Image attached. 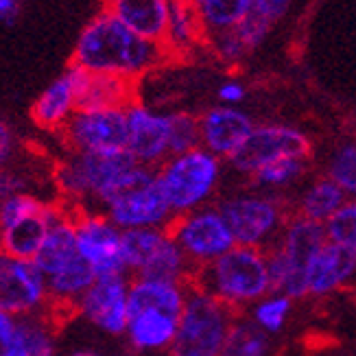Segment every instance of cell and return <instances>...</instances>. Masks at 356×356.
Segmentation results:
<instances>
[{"mask_svg": "<svg viewBox=\"0 0 356 356\" xmlns=\"http://www.w3.org/2000/svg\"><path fill=\"white\" fill-rule=\"evenodd\" d=\"M168 59L162 44L134 33L107 11L97 13L76 38L72 64L92 74L120 76L131 83L158 70Z\"/></svg>", "mask_w": 356, "mask_h": 356, "instance_id": "obj_1", "label": "cell"}, {"mask_svg": "<svg viewBox=\"0 0 356 356\" xmlns=\"http://www.w3.org/2000/svg\"><path fill=\"white\" fill-rule=\"evenodd\" d=\"M191 284L221 300L232 311L254 306L271 293L267 252L236 245L210 265L197 269Z\"/></svg>", "mask_w": 356, "mask_h": 356, "instance_id": "obj_2", "label": "cell"}, {"mask_svg": "<svg viewBox=\"0 0 356 356\" xmlns=\"http://www.w3.org/2000/svg\"><path fill=\"white\" fill-rule=\"evenodd\" d=\"M105 212L120 229L160 227L168 229L175 214L168 206L156 168L136 164L103 201Z\"/></svg>", "mask_w": 356, "mask_h": 356, "instance_id": "obj_3", "label": "cell"}, {"mask_svg": "<svg viewBox=\"0 0 356 356\" xmlns=\"http://www.w3.org/2000/svg\"><path fill=\"white\" fill-rule=\"evenodd\" d=\"M164 197L175 216L188 214L204 206L219 191L223 177V160L204 147L171 156L158 168Z\"/></svg>", "mask_w": 356, "mask_h": 356, "instance_id": "obj_4", "label": "cell"}, {"mask_svg": "<svg viewBox=\"0 0 356 356\" xmlns=\"http://www.w3.org/2000/svg\"><path fill=\"white\" fill-rule=\"evenodd\" d=\"M138 162L129 151L118 153H74L55 168L59 193L74 204L92 201L99 208L110 197L114 186L125 177Z\"/></svg>", "mask_w": 356, "mask_h": 356, "instance_id": "obj_5", "label": "cell"}, {"mask_svg": "<svg viewBox=\"0 0 356 356\" xmlns=\"http://www.w3.org/2000/svg\"><path fill=\"white\" fill-rule=\"evenodd\" d=\"M234 311L210 293L191 284L175 341L173 356H221L225 339L234 326Z\"/></svg>", "mask_w": 356, "mask_h": 356, "instance_id": "obj_6", "label": "cell"}, {"mask_svg": "<svg viewBox=\"0 0 356 356\" xmlns=\"http://www.w3.org/2000/svg\"><path fill=\"white\" fill-rule=\"evenodd\" d=\"M216 206L225 216L236 245L258 247L265 252L277 241L291 216L280 195L258 188L227 195Z\"/></svg>", "mask_w": 356, "mask_h": 356, "instance_id": "obj_7", "label": "cell"}, {"mask_svg": "<svg viewBox=\"0 0 356 356\" xmlns=\"http://www.w3.org/2000/svg\"><path fill=\"white\" fill-rule=\"evenodd\" d=\"M168 234L181 247L193 269H201L236 247V238L219 206H204L188 214L175 216Z\"/></svg>", "mask_w": 356, "mask_h": 356, "instance_id": "obj_8", "label": "cell"}, {"mask_svg": "<svg viewBox=\"0 0 356 356\" xmlns=\"http://www.w3.org/2000/svg\"><path fill=\"white\" fill-rule=\"evenodd\" d=\"M59 134L74 153L127 151V107H79Z\"/></svg>", "mask_w": 356, "mask_h": 356, "instance_id": "obj_9", "label": "cell"}, {"mask_svg": "<svg viewBox=\"0 0 356 356\" xmlns=\"http://www.w3.org/2000/svg\"><path fill=\"white\" fill-rule=\"evenodd\" d=\"M311 140L291 125H256L241 149L227 162L236 173L252 177L267 164L282 158H308Z\"/></svg>", "mask_w": 356, "mask_h": 356, "instance_id": "obj_10", "label": "cell"}, {"mask_svg": "<svg viewBox=\"0 0 356 356\" xmlns=\"http://www.w3.org/2000/svg\"><path fill=\"white\" fill-rule=\"evenodd\" d=\"M76 245L97 275L127 273L122 258V229L105 212L81 210L74 214Z\"/></svg>", "mask_w": 356, "mask_h": 356, "instance_id": "obj_11", "label": "cell"}, {"mask_svg": "<svg viewBox=\"0 0 356 356\" xmlns=\"http://www.w3.org/2000/svg\"><path fill=\"white\" fill-rule=\"evenodd\" d=\"M46 302H51L49 289L35 262L0 250V311L31 317L40 315Z\"/></svg>", "mask_w": 356, "mask_h": 356, "instance_id": "obj_12", "label": "cell"}, {"mask_svg": "<svg viewBox=\"0 0 356 356\" xmlns=\"http://www.w3.org/2000/svg\"><path fill=\"white\" fill-rule=\"evenodd\" d=\"M129 286L127 273L99 275L74 308L101 332L125 334L129 323Z\"/></svg>", "mask_w": 356, "mask_h": 356, "instance_id": "obj_13", "label": "cell"}, {"mask_svg": "<svg viewBox=\"0 0 356 356\" xmlns=\"http://www.w3.org/2000/svg\"><path fill=\"white\" fill-rule=\"evenodd\" d=\"M129 156L143 166L158 168L171 158V114L156 112L145 103L127 105Z\"/></svg>", "mask_w": 356, "mask_h": 356, "instance_id": "obj_14", "label": "cell"}, {"mask_svg": "<svg viewBox=\"0 0 356 356\" xmlns=\"http://www.w3.org/2000/svg\"><path fill=\"white\" fill-rule=\"evenodd\" d=\"M86 70L70 64L55 81L42 90V95L31 105V118L46 131H61L66 122L81 107V86Z\"/></svg>", "mask_w": 356, "mask_h": 356, "instance_id": "obj_15", "label": "cell"}, {"mask_svg": "<svg viewBox=\"0 0 356 356\" xmlns=\"http://www.w3.org/2000/svg\"><path fill=\"white\" fill-rule=\"evenodd\" d=\"M254 120L238 107L216 105L199 116L201 147L214 153L216 158L229 160L247 140L254 129Z\"/></svg>", "mask_w": 356, "mask_h": 356, "instance_id": "obj_16", "label": "cell"}, {"mask_svg": "<svg viewBox=\"0 0 356 356\" xmlns=\"http://www.w3.org/2000/svg\"><path fill=\"white\" fill-rule=\"evenodd\" d=\"M356 275V250L328 241L306 267L308 296L323 298L350 284Z\"/></svg>", "mask_w": 356, "mask_h": 356, "instance_id": "obj_17", "label": "cell"}, {"mask_svg": "<svg viewBox=\"0 0 356 356\" xmlns=\"http://www.w3.org/2000/svg\"><path fill=\"white\" fill-rule=\"evenodd\" d=\"M326 243H328L326 225L311 221V219H304L300 214H291L286 225L280 232V236H277V241L269 247V250H275L280 254L291 269H296L306 275L308 262L313 260V256Z\"/></svg>", "mask_w": 356, "mask_h": 356, "instance_id": "obj_18", "label": "cell"}, {"mask_svg": "<svg viewBox=\"0 0 356 356\" xmlns=\"http://www.w3.org/2000/svg\"><path fill=\"white\" fill-rule=\"evenodd\" d=\"M171 5L173 0H103V11L140 38L162 44Z\"/></svg>", "mask_w": 356, "mask_h": 356, "instance_id": "obj_19", "label": "cell"}, {"mask_svg": "<svg viewBox=\"0 0 356 356\" xmlns=\"http://www.w3.org/2000/svg\"><path fill=\"white\" fill-rule=\"evenodd\" d=\"M64 212L53 204H46L40 212L13 221L5 227H0V250L24 260H33L40 252V247L49 234L51 225L57 221V216Z\"/></svg>", "mask_w": 356, "mask_h": 356, "instance_id": "obj_20", "label": "cell"}, {"mask_svg": "<svg viewBox=\"0 0 356 356\" xmlns=\"http://www.w3.org/2000/svg\"><path fill=\"white\" fill-rule=\"evenodd\" d=\"M201 44H208V33L199 18L197 5L188 3V0H173L162 42L166 55L179 59L195 53Z\"/></svg>", "mask_w": 356, "mask_h": 356, "instance_id": "obj_21", "label": "cell"}, {"mask_svg": "<svg viewBox=\"0 0 356 356\" xmlns=\"http://www.w3.org/2000/svg\"><path fill=\"white\" fill-rule=\"evenodd\" d=\"M177 326H179V315L147 308V311H138L129 315L125 334L131 348L140 352L171 350L177 334Z\"/></svg>", "mask_w": 356, "mask_h": 356, "instance_id": "obj_22", "label": "cell"}, {"mask_svg": "<svg viewBox=\"0 0 356 356\" xmlns=\"http://www.w3.org/2000/svg\"><path fill=\"white\" fill-rule=\"evenodd\" d=\"M348 199V193L334 179H330L328 175L317 177L300 193L296 214L326 225L346 206Z\"/></svg>", "mask_w": 356, "mask_h": 356, "instance_id": "obj_23", "label": "cell"}, {"mask_svg": "<svg viewBox=\"0 0 356 356\" xmlns=\"http://www.w3.org/2000/svg\"><path fill=\"white\" fill-rule=\"evenodd\" d=\"M0 356H57L55 334L40 315L20 317L13 337L0 346Z\"/></svg>", "mask_w": 356, "mask_h": 356, "instance_id": "obj_24", "label": "cell"}, {"mask_svg": "<svg viewBox=\"0 0 356 356\" xmlns=\"http://www.w3.org/2000/svg\"><path fill=\"white\" fill-rule=\"evenodd\" d=\"M136 83L110 74L86 70L81 86V107H127L134 103Z\"/></svg>", "mask_w": 356, "mask_h": 356, "instance_id": "obj_25", "label": "cell"}, {"mask_svg": "<svg viewBox=\"0 0 356 356\" xmlns=\"http://www.w3.org/2000/svg\"><path fill=\"white\" fill-rule=\"evenodd\" d=\"M166 238H168V229H160V227L122 229V258H125L127 273L140 275Z\"/></svg>", "mask_w": 356, "mask_h": 356, "instance_id": "obj_26", "label": "cell"}, {"mask_svg": "<svg viewBox=\"0 0 356 356\" xmlns=\"http://www.w3.org/2000/svg\"><path fill=\"white\" fill-rule=\"evenodd\" d=\"M254 0H201L199 18L208 38L236 29L252 13Z\"/></svg>", "mask_w": 356, "mask_h": 356, "instance_id": "obj_27", "label": "cell"}, {"mask_svg": "<svg viewBox=\"0 0 356 356\" xmlns=\"http://www.w3.org/2000/svg\"><path fill=\"white\" fill-rule=\"evenodd\" d=\"M306 160L308 158H282L260 168L250 179L254 181V188L265 191V193H275L296 186L304 173H306Z\"/></svg>", "mask_w": 356, "mask_h": 356, "instance_id": "obj_28", "label": "cell"}, {"mask_svg": "<svg viewBox=\"0 0 356 356\" xmlns=\"http://www.w3.org/2000/svg\"><path fill=\"white\" fill-rule=\"evenodd\" d=\"M269 334L262 332L252 319H236L232 326L221 356H267Z\"/></svg>", "mask_w": 356, "mask_h": 356, "instance_id": "obj_29", "label": "cell"}, {"mask_svg": "<svg viewBox=\"0 0 356 356\" xmlns=\"http://www.w3.org/2000/svg\"><path fill=\"white\" fill-rule=\"evenodd\" d=\"M291 311H293V300L289 296H284V293L271 291L269 296H265L252 306L250 319L262 332L275 334L286 326Z\"/></svg>", "mask_w": 356, "mask_h": 356, "instance_id": "obj_30", "label": "cell"}, {"mask_svg": "<svg viewBox=\"0 0 356 356\" xmlns=\"http://www.w3.org/2000/svg\"><path fill=\"white\" fill-rule=\"evenodd\" d=\"M328 177L341 186L350 199H356V143L334 149L328 162Z\"/></svg>", "mask_w": 356, "mask_h": 356, "instance_id": "obj_31", "label": "cell"}, {"mask_svg": "<svg viewBox=\"0 0 356 356\" xmlns=\"http://www.w3.org/2000/svg\"><path fill=\"white\" fill-rule=\"evenodd\" d=\"M201 147L199 118L188 112H171V156Z\"/></svg>", "mask_w": 356, "mask_h": 356, "instance_id": "obj_32", "label": "cell"}, {"mask_svg": "<svg viewBox=\"0 0 356 356\" xmlns=\"http://www.w3.org/2000/svg\"><path fill=\"white\" fill-rule=\"evenodd\" d=\"M326 234L328 241L356 250V199H348L346 206L326 223Z\"/></svg>", "mask_w": 356, "mask_h": 356, "instance_id": "obj_33", "label": "cell"}, {"mask_svg": "<svg viewBox=\"0 0 356 356\" xmlns=\"http://www.w3.org/2000/svg\"><path fill=\"white\" fill-rule=\"evenodd\" d=\"M208 46L212 49V53L216 55V59H221L223 64H227V66H236V64H241V61L252 53V51L245 46V42L241 40V35L236 33L234 29H232V31H225V33H219V35L208 38Z\"/></svg>", "mask_w": 356, "mask_h": 356, "instance_id": "obj_34", "label": "cell"}, {"mask_svg": "<svg viewBox=\"0 0 356 356\" xmlns=\"http://www.w3.org/2000/svg\"><path fill=\"white\" fill-rule=\"evenodd\" d=\"M291 7H293V0H254L250 15L258 22L267 24L269 29H273L282 18H286Z\"/></svg>", "mask_w": 356, "mask_h": 356, "instance_id": "obj_35", "label": "cell"}, {"mask_svg": "<svg viewBox=\"0 0 356 356\" xmlns=\"http://www.w3.org/2000/svg\"><path fill=\"white\" fill-rule=\"evenodd\" d=\"M22 193H31L29 191V175L24 173V168L9 164L5 168H0V201L22 195Z\"/></svg>", "mask_w": 356, "mask_h": 356, "instance_id": "obj_36", "label": "cell"}, {"mask_svg": "<svg viewBox=\"0 0 356 356\" xmlns=\"http://www.w3.org/2000/svg\"><path fill=\"white\" fill-rule=\"evenodd\" d=\"M15 153H18V138L9 127V122L0 118V168L13 164Z\"/></svg>", "mask_w": 356, "mask_h": 356, "instance_id": "obj_37", "label": "cell"}, {"mask_svg": "<svg viewBox=\"0 0 356 356\" xmlns=\"http://www.w3.org/2000/svg\"><path fill=\"white\" fill-rule=\"evenodd\" d=\"M245 99V86L236 79H229V81H223L219 86V101L223 105H232L236 107L241 101Z\"/></svg>", "mask_w": 356, "mask_h": 356, "instance_id": "obj_38", "label": "cell"}, {"mask_svg": "<svg viewBox=\"0 0 356 356\" xmlns=\"http://www.w3.org/2000/svg\"><path fill=\"white\" fill-rule=\"evenodd\" d=\"M24 0H0V22L3 24H15L22 15Z\"/></svg>", "mask_w": 356, "mask_h": 356, "instance_id": "obj_39", "label": "cell"}, {"mask_svg": "<svg viewBox=\"0 0 356 356\" xmlns=\"http://www.w3.org/2000/svg\"><path fill=\"white\" fill-rule=\"evenodd\" d=\"M18 319L20 317H15L7 311H0V346L7 343L9 339L13 337L15 328H18Z\"/></svg>", "mask_w": 356, "mask_h": 356, "instance_id": "obj_40", "label": "cell"}, {"mask_svg": "<svg viewBox=\"0 0 356 356\" xmlns=\"http://www.w3.org/2000/svg\"><path fill=\"white\" fill-rule=\"evenodd\" d=\"M70 356H101V354L92 352V350H79V352H72Z\"/></svg>", "mask_w": 356, "mask_h": 356, "instance_id": "obj_41", "label": "cell"}, {"mask_svg": "<svg viewBox=\"0 0 356 356\" xmlns=\"http://www.w3.org/2000/svg\"><path fill=\"white\" fill-rule=\"evenodd\" d=\"M188 3H193V5H197V7H199V5H201V0H188Z\"/></svg>", "mask_w": 356, "mask_h": 356, "instance_id": "obj_42", "label": "cell"}]
</instances>
